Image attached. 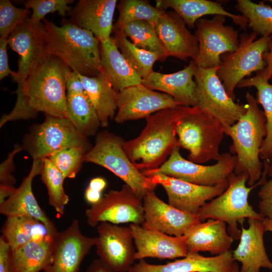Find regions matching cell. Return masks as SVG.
Instances as JSON below:
<instances>
[{
	"mask_svg": "<svg viewBox=\"0 0 272 272\" xmlns=\"http://www.w3.org/2000/svg\"><path fill=\"white\" fill-rule=\"evenodd\" d=\"M193 108L179 105L152 114L146 118V126L139 136L124 141L123 149L138 170L157 169L167 160L174 149L179 146L177 125Z\"/></svg>",
	"mask_w": 272,
	"mask_h": 272,
	"instance_id": "cell-1",
	"label": "cell"
},
{
	"mask_svg": "<svg viewBox=\"0 0 272 272\" xmlns=\"http://www.w3.org/2000/svg\"><path fill=\"white\" fill-rule=\"evenodd\" d=\"M69 68L52 55L39 63L17 88L14 111L25 114L31 109L38 113L67 118L65 75Z\"/></svg>",
	"mask_w": 272,
	"mask_h": 272,
	"instance_id": "cell-2",
	"label": "cell"
},
{
	"mask_svg": "<svg viewBox=\"0 0 272 272\" xmlns=\"http://www.w3.org/2000/svg\"><path fill=\"white\" fill-rule=\"evenodd\" d=\"M43 23L51 55L71 70L87 77L101 72L100 41L90 31L63 19L61 26L44 18Z\"/></svg>",
	"mask_w": 272,
	"mask_h": 272,
	"instance_id": "cell-3",
	"label": "cell"
},
{
	"mask_svg": "<svg viewBox=\"0 0 272 272\" xmlns=\"http://www.w3.org/2000/svg\"><path fill=\"white\" fill-rule=\"evenodd\" d=\"M245 98V114L235 123L224 129L232 141L230 153L237 159L234 172L247 175V184L252 186L260 180L262 172L259 153L266 134V120L256 99L249 92L246 93Z\"/></svg>",
	"mask_w": 272,
	"mask_h": 272,
	"instance_id": "cell-4",
	"label": "cell"
},
{
	"mask_svg": "<svg viewBox=\"0 0 272 272\" xmlns=\"http://www.w3.org/2000/svg\"><path fill=\"white\" fill-rule=\"evenodd\" d=\"M124 141L108 130L98 132L95 144L84 155V162L102 166L120 178L143 200L158 184L145 175L131 162L123 148Z\"/></svg>",
	"mask_w": 272,
	"mask_h": 272,
	"instance_id": "cell-5",
	"label": "cell"
},
{
	"mask_svg": "<svg viewBox=\"0 0 272 272\" xmlns=\"http://www.w3.org/2000/svg\"><path fill=\"white\" fill-rule=\"evenodd\" d=\"M248 180L246 174L232 172L228 177V186L225 190L199 209L197 214L199 220L212 219L225 222L228 234L234 240H238L241 233L238 223L243 224L246 218L264 219L248 202L249 194L257 184L247 187Z\"/></svg>",
	"mask_w": 272,
	"mask_h": 272,
	"instance_id": "cell-6",
	"label": "cell"
},
{
	"mask_svg": "<svg viewBox=\"0 0 272 272\" xmlns=\"http://www.w3.org/2000/svg\"><path fill=\"white\" fill-rule=\"evenodd\" d=\"M224 134L222 124L197 106L183 117L176 127L179 147L189 151V161L198 164L218 160Z\"/></svg>",
	"mask_w": 272,
	"mask_h": 272,
	"instance_id": "cell-7",
	"label": "cell"
},
{
	"mask_svg": "<svg viewBox=\"0 0 272 272\" xmlns=\"http://www.w3.org/2000/svg\"><path fill=\"white\" fill-rule=\"evenodd\" d=\"M45 115L41 123L33 125L21 145L33 160H42L67 147L82 148L87 152L92 146L68 118Z\"/></svg>",
	"mask_w": 272,
	"mask_h": 272,
	"instance_id": "cell-8",
	"label": "cell"
},
{
	"mask_svg": "<svg viewBox=\"0 0 272 272\" xmlns=\"http://www.w3.org/2000/svg\"><path fill=\"white\" fill-rule=\"evenodd\" d=\"M257 35L253 32L242 33L237 49L221 56V64L217 74L228 95L234 100L237 85L252 73L263 71L265 67L263 54L268 50L272 35L255 40Z\"/></svg>",
	"mask_w": 272,
	"mask_h": 272,
	"instance_id": "cell-9",
	"label": "cell"
},
{
	"mask_svg": "<svg viewBox=\"0 0 272 272\" xmlns=\"http://www.w3.org/2000/svg\"><path fill=\"white\" fill-rule=\"evenodd\" d=\"M180 149L179 146L176 147L168 159L153 170L198 185L228 187V177L234 172L236 164L235 155L228 152L222 153L216 164L206 166L184 159Z\"/></svg>",
	"mask_w": 272,
	"mask_h": 272,
	"instance_id": "cell-10",
	"label": "cell"
},
{
	"mask_svg": "<svg viewBox=\"0 0 272 272\" xmlns=\"http://www.w3.org/2000/svg\"><path fill=\"white\" fill-rule=\"evenodd\" d=\"M219 67L196 66L194 77L196 106L217 119L225 127L235 123L245 114L247 104L236 103L228 95L217 75Z\"/></svg>",
	"mask_w": 272,
	"mask_h": 272,
	"instance_id": "cell-11",
	"label": "cell"
},
{
	"mask_svg": "<svg viewBox=\"0 0 272 272\" xmlns=\"http://www.w3.org/2000/svg\"><path fill=\"white\" fill-rule=\"evenodd\" d=\"M8 44L20 56L18 71L13 77L20 88L34 69L51 55L43 23L27 17L10 34Z\"/></svg>",
	"mask_w": 272,
	"mask_h": 272,
	"instance_id": "cell-12",
	"label": "cell"
},
{
	"mask_svg": "<svg viewBox=\"0 0 272 272\" xmlns=\"http://www.w3.org/2000/svg\"><path fill=\"white\" fill-rule=\"evenodd\" d=\"M226 17L215 15L211 19L200 18L196 23L199 51L193 60L197 66L213 68L220 66L221 56L232 52L238 47V31L224 23Z\"/></svg>",
	"mask_w": 272,
	"mask_h": 272,
	"instance_id": "cell-13",
	"label": "cell"
},
{
	"mask_svg": "<svg viewBox=\"0 0 272 272\" xmlns=\"http://www.w3.org/2000/svg\"><path fill=\"white\" fill-rule=\"evenodd\" d=\"M85 215L91 227L103 222L142 225L144 221L143 200L124 184L120 190H110L98 203L91 205Z\"/></svg>",
	"mask_w": 272,
	"mask_h": 272,
	"instance_id": "cell-14",
	"label": "cell"
},
{
	"mask_svg": "<svg viewBox=\"0 0 272 272\" xmlns=\"http://www.w3.org/2000/svg\"><path fill=\"white\" fill-rule=\"evenodd\" d=\"M97 231L95 246L99 258L115 272H127L135 260L136 251L129 227L103 222Z\"/></svg>",
	"mask_w": 272,
	"mask_h": 272,
	"instance_id": "cell-15",
	"label": "cell"
},
{
	"mask_svg": "<svg viewBox=\"0 0 272 272\" xmlns=\"http://www.w3.org/2000/svg\"><path fill=\"white\" fill-rule=\"evenodd\" d=\"M95 241L96 237L83 235L79 222L73 220L66 229L53 236L51 259L44 272H78Z\"/></svg>",
	"mask_w": 272,
	"mask_h": 272,
	"instance_id": "cell-16",
	"label": "cell"
},
{
	"mask_svg": "<svg viewBox=\"0 0 272 272\" xmlns=\"http://www.w3.org/2000/svg\"><path fill=\"white\" fill-rule=\"evenodd\" d=\"M182 105L172 96L154 91L142 84L126 88L118 93L114 120L122 123L137 120L160 110Z\"/></svg>",
	"mask_w": 272,
	"mask_h": 272,
	"instance_id": "cell-17",
	"label": "cell"
},
{
	"mask_svg": "<svg viewBox=\"0 0 272 272\" xmlns=\"http://www.w3.org/2000/svg\"><path fill=\"white\" fill-rule=\"evenodd\" d=\"M165 189L168 203L188 213L197 214L207 201L222 194L225 188L220 186H205L167 176L155 170L141 171Z\"/></svg>",
	"mask_w": 272,
	"mask_h": 272,
	"instance_id": "cell-18",
	"label": "cell"
},
{
	"mask_svg": "<svg viewBox=\"0 0 272 272\" xmlns=\"http://www.w3.org/2000/svg\"><path fill=\"white\" fill-rule=\"evenodd\" d=\"M143 207L144 221L141 226L170 236H183L190 227L201 222L197 214L176 209L160 199L154 191L144 197Z\"/></svg>",
	"mask_w": 272,
	"mask_h": 272,
	"instance_id": "cell-19",
	"label": "cell"
},
{
	"mask_svg": "<svg viewBox=\"0 0 272 272\" xmlns=\"http://www.w3.org/2000/svg\"><path fill=\"white\" fill-rule=\"evenodd\" d=\"M182 19L174 11H165L155 26L158 37L167 56L182 60H194L199 51L196 36L187 28Z\"/></svg>",
	"mask_w": 272,
	"mask_h": 272,
	"instance_id": "cell-20",
	"label": "cell"
},
{
	"mask_svg": "<svg viewBox=\"0 0 272 272\" xmlns=\"http://www.w3.org/2000/svg\"><path fill=\"white\" fill-rule=\"evenodd\" d=\"M42 165V160H33L30 171L20 185L0 204V213L6 217L26 216L33 218L41 222L49 234L53 237L57 232L56 227L40 208L32 191L33 180L40 175Z\"/></svg>",
	"mask_w": 272,
	"mask_h": 272,
	"instance_id": "cell-21",
	"label": "cell"
},
{
	"mask_svg": "<svg viewBox=\"0 0 272 272\" xmlns=\"http://www.w3.org/2000/svg\"><path fill=\"white\" fill-rule=\"evenodd\" d=\"M129 227L136 248L135 260L146 257L174 259L184 257L188 254L183 235L170 236L134 224Z\"/></svg>",
	"mask_w": 272,
	"mask_h": 272,
	"instance_id": "cell-22",
	"label": "cell"
},
{
	"mask_svg": "<svg viewBox=\"0 0 272 272\" xmlns=\"http://www.w3.org/2000/svg\"><path fill=\"white\" fill-rule=\"evenodd\" d=\"M116 0H80L67 15L72 24L92 32L100 41L109 39Z\"/></svg>",
	"mask_w": 272,
	"mask_h": 272,
	"instance_id": "cell-23",
	"label": "cell"
},
{
	"mask_svg": "<svg viewBox=\"0 0 272 272\" xmlns=\"http://www.w3.org/2000/svg\"><path fill=\"white\" fill-rule=\"evenodd\" d=\"M264 219L249 218L248 228H244L243 224L240 242L232 252L235 261L241 264L240 272H259L261 268L272 269V262L269 259L263 242L265 231Z\"/></svg>",
	"mask_w": 272,
	"mask_h": 272,
	"instance_id": "cell-24",
	"label": "cell"
},
{
	"mask_svg": "<svg viewBox=\"0 0 272 272\" xmlns=\"http://www.w3.org/2000/svg\"><path fill=\"white\" fill-rule=\"evenodd\" d=\"M234 261L230 250L212 257L188 252L181 259L164 264H150L140 259L127 272H228Z\"/></svg>",
	"mask_w": 272,
	"mask_h": 272,
	"instance_id": "cell-25",
	"label": "cell"
},
{
	"mask_svg": "<svg viewBox=\"0 0 272 272\" xmlns=\"http://www.w3.org/2000/svg\"><path fill=\"white\" fill-rule=\"evenodd\" d=\"M192 59L183 70L171 74L153 72L143 79L142 84L153 90L163 92L182 105L196 106V83L194 77L196 68Z\"/></svg>",
	"mask_w": 272,
	"mask_h": 272,
	"instance_id": "cell-26",
	"label": "cell"
},
{
	"mask_svg": "<svg viewBox=\"0 0 272 272\" xmlns=\"http://www.w3.org/2000/svg\"><path fill=\"white\" fill-rule=\"evenodd\" d=\"M183 236L188 253L208 251L215 255L230 250L234 241L226 223L212 219L190 227Z\"/></svg>",
	"mask_w": 272,
	"mask_h": 272,
	"instance_id": "cell-27",
	"label": "cell"
},
{
	"mask_svg": "<svg viewBox=\"0 0 272 272\" xmlns=\"http://www.w3.org/2000/svg\"><path fill=\"white\" fill-rule=\"evenodd\" d=\"M156 7L165 11L174 10L190 28L195 26L196 21L206 15H221L230 18L234 23L243 30L248 27V20L242 15H235L226 11L221 5L208 0H157Z\"/></svg>",
	"mask_w": 272,
	"mask_h": 272,
	"instance_id": "cell-28",
	"label": "cell"
},
{
	"mask_svg": "<svg viewBox=\"0 0 272 272\" xmlns=\"http://www.w3.org/2000/svg\"><path fill=\"white\" fill-rule=\"evenodd\" d=\"M100 50L102 71L118 93L126 88L142 84L143 79L125 59L113 36L100 42Z\"/></svg>",
	"mask_w": 272,
	"mask_h": 272,
	"instance_id": "cell-29",
	"label": "cell"
},
{
	"mask_svg": "<svg viewBox=\"0 0 272 272\" xmlns=\"http://www.w3.org/2000/svg\"><path fill=\"white\" fill-rule=\"evenodd\" d=\"M86 93L99 119L101 126H108L114 118L117 109L118 92L103 72L92 77L79 74Z\"/></svg>",
	"mask_w": 272,
	"mask_h": 272,
	"instance_id": "cell-30",
	"label": "cell"
},
{
	"mask_svg": "<svg viewBox=\"0 0 272 272\" xmlns=\"http://www.w3.org/2000/svg\"><path fill=\"white\" fill-rule=\"evenodd\" d=\"M53 237H47L29 242L16 248H10L11 272L44 270L51 259Z\"/></svg>",
	"mask_w": 272,
	"mask_h": 272,
	"instance_id": "cell-31",
	"label": "cell"
},
{
	"mask_svg": "<svg viewBox=\"0 0 272 272\" xmlns=\"http://www.w3.org/2000/svg\"><path fill=\"white\" fill-rule=\"evenodd\" d=\"M1 232L2 236L11 249L17 248L32 241L51 237L41 222L26 216L6 217Z\"/></svg>",
	"mask_w": 272,
	"mask_h": 272,
	"instance_id": "cell-32",
	"label": "cell"
},
{
	"mask_svg": "<svg viewBox=\"0 0 272 272\" xmlns=\"http://www.w3.org/2000/svg\"><path fill=\"white\" fill-rule=\"evenodd\" d=\"M254 87L257 90L256 100L263 109L265 117L266 136L260 148L259 157L263 161L272 162V84L268 83L260 71L253 77L244 79L238 88Z\"/></svg>",
	"mask_w": 272,
	"mask_h": 272,
	"instance_id": "cell-33",
	"label": "cell"
},
{
	"mask_svg": "<svg viewBox=\"0 0 272 272\" xmlns=\"http://www.w3.org/2000/svg\"><path fill=\"white\" fill-rule=\"evenodd\" d=\"M67 118L85 137L93 136L101 126L97 114L86 94L67 95Z\"/></svg>",
	"mask_w": 272,
	"mask_h": 272,
	"instance_id": "cell-34",
	"label": "cell"
},
{
	"mask_svg": "<svg viewBox=\"0 0 272 272\" xmlns=\"http://www.w3.org/2000/svg\"><path fill=\"white\" fill-rule=\"evenodd\" d=\"M113 33L115 43L128 63L143 79L147 78L154 72L155 61H161L160 55L136 46L121 31H115Z\"/></svg>",
	"mask_w": 272,
	"mask_h": 272,
	"instance_id": "cell-35",
	"label": "cell"
},
{
	"mask_svg": "<svg viewBox=\"0 0 272 272\" xmlns=\"http://www.w3.org/2000/svg\"><path fill=\"white\" fill-rule=\"evenodd\" d=\"M117 7L119 16L113 26V32L120 30L126 24L135 21H145L155 27L165 11L145 0H121Z\"/></svg>",
	"mask_w": 272,
	"mask_h": 272,
	"instance_id": "cell-36",
	"label": "cell"
},
{
	"mask_svg": "<svg viewBox=\"0 0 272 272\" xmlns=\"http://www.w3.org/2000/svg\"><path fill=\"white\" fill-rule=\"evenodd\" d=\"M40 175L47 188L49 205L58 214L63 215L64 207L69 201V197L63 188L65 178L48 158L42 159Z\"/></svg>",
	"mask_w": 272,
	"mask_h": 272,
	"instance_id": "cell-37",
	"label": "cell"
},
{
	"mask_svg": "<svg viewBox=\"0 0 272 272\" xmlns=\"http://www.w3.org/2000/svg\"><path fill=\"white\" fill-rule=\"evenodd\" d=\"M136 46L159 54L161 61L168 57L157 35L155 27L145 21H135L126 24L120 30Z\"/></svg>",
	"mask_w": 272,
	"mask_h": 272,
	"instance_id": "cell-38",
	"label": "cell"
},
{
	"mask_svg": "<svg viewBox=\"0 0 272 272\" xmlns=\"http://www.w3.org/2000/svg\"><path fill=\"white\" fill-rule=\"evenodd\" d=\"M236 9L248 20V27L261 36L272 35V8L263 2L237 0Z\"/></svg>",
	"mask_w": 272,
	"mask_h": 272,
	"instance_id": "cell-39",
	"label": "cell"
},
{
	"mask_svg": "<svg viewBox=\"0 0 272 272\" xmlns=\"http://www.w3.org/2000/svg\"><path fill=\"white\" fill-rule=\"evenodd\" d=\"M82 148L69 147L47 157L61 172L65 178H74L80 172L85 154Z\"/></svg>",
	"mask_w": 272,
	"mask_h": 272,
	"instance_id": "cell-40",
	"label": "cell"
},
{
	"mask_svg": "<svg viewBox=\"0 0 272 272\" xmlns=\"http://www.w3.org/2000/svg\"><path fill=\"white\" fill-rule=\"evenodd\" d=\"M74 2L73 0H28L24 4L25 9L32 10L31 19L38 22L43 21L48 13L57 12L60 16L65 17L72 9L69 5Z\"/></svg>",
	"mask_w": 272,
	"mask_h": 272,
	"instance_id": "cell-41",
	"label": "cell"
},
{
	"mask_svg": "<svg viewBox=\"0 0 272 272\" xmlns=\"http://www.w3.org/2000/svg\"><path fill=\"white\" fill-rule=\"evenodd\" d=\"M29 10L18 8L9 0L0 1V38H8L13 30L27 17Z\"/></svg>",
	"mask_w": 272,
	"mask_h": 272,
	"instance_id": "cell-42",
	"label": "cell"
},
{
	"mask_svg": "<svg viewBox=\"0 0 272 272\" xmlns=\"http://www.w3.org/2000/svg\"><path fill=\"white\" fill-rule=\"evenodd\" d=\"M267 176L270 178L261 185L257 193L259 198L258 208L264 219L272 220V162L268 164Z\"/></svg>",
	"mask_w": 272,
	"mask_h": 272,
	"instance_id": "cell-43",
	"label": "cell"
},
{
	"mask_svg": "<svg viewBox=\"0 0 272 272\" xmlns=\"http://www.w3.org/2000/svg\"><path fill=\"white\" fill-rule=\"evenodd\" d=\"M21 145L15 144L14 148L8 154L7 158L0 165V184L14 186L16 180L13 175L15 171L14 158L23 150Z\"/></svg>",
	"mask_w": 272,
	"mask_h": 272,
	"instance_id": "cell-44",
	"label": "cell"
},
{
	"mask_svg": "<svg viewBox=\"0 0 272 272\" xmlns=\"http://www.w3.org/2000/svg\"><path fill=\"white\" fill-rule=\"evenodd\" d=\"M66 95L86 94V91L79 77V74L69 68L65 75Z\"/></svg>",
	"mask_w": 272,
	"mask_h": 272,
	"instance_id": "cell-45",
	"label": "cell"
},
{
	"mask_svg": "<svg viewBox=\"0 0 272 272\" xmlns=\"http://www.w3.org/2000/svg\"><path fill=\"white\" fill-rule=\"evenodd\" d=\"M8 38H0V79L2 80L9 75L14 77L16 72L9 67L7 50Z\"/></svg>",
	"mask_w": 272,
	"mask_h": 272,
	"instance_id": "cell-46",
	"label": "cell"
},
{
	"mask_svg": "<svg viewBox=\"0 0 272 272\" xmlns=\"http://www.w3.org/2000/svg\"><path fill=\"white\" fill-rule=\"evenodd\" d=\"M10 250L9 245L1 236L0 237V272H11Z\"/></svg>",
	"mask_w": 272,
	"mask_h": 272,
	"instance_id": "cell-47",
	"label": "cell"
},
{
	"mask_svg": "<svg viewBox=\"0 0 272 272\" xmlns=\"http://www.w3.org/2000/svg\"><path fill=\"white\" fill-rule=\"evenodd\" d=\"M263 59L266 66L260 72L263 77L269 81L272 77V39L269 43L268 50L263 54Z\"/></svg>",
	"mask_w": 272,
	"mask_h": 272,
	"instance_id": "cell-48",
	"label": "cell"
},
{
	"mask_svg": "<svg viewBox=\"0 0 272 272\" xmlns=\"http://www.w3.org/2000/svg\"><path fill=\"white\" fill-rule=\"evenodd\" d=\"M86 272H115L104 263L99 258L94 260Z\"/></svg>",
	"mask_w": 272,
	"mask_h": 272,
	"instance_id": "cell-49",
	"label": "cell"
},
{
	"mask_svg": "<svg viewBox=\"0 0 272 272\" xmlns=\"http://www.w3.org/2000/svg\"><path fill=\"white\" fill-rule=\"evenodd\" d=\"M102 192L95 191L87 187L84 194L85 198L88 203L93 205L98 203L102 198Z\"/></svg>",
	"mask_w": 272,
	"mask_h": 272,
	"instance_id": "cell-50",
	"label": "cell"
},
{
	"mask_svg": "<svg viewBox=\"0 0 272 272\" xmlns=\"http://www.w3.org/2000/svg\"><path fill=\"white\" fill-rule=\"evenodd\" d=\"M106 186L107 182L104 178L97 177L91 179L88 187L95 191L102 192Z\"/></svg>",
	"mask_w": 272,
	"mask_h": 272,
	"instance_id": "cell-51",
	"label": "cell"
},
{
	"mask_svg": "<svg viewBox=\"0 0 272 272\" xmlns=\"http://www.w3.org/2000/svg\"><path fill=\"white\" fill-rule=\"evenodd\" d=\"M16 189L15 186L0 184V204L9 197Z\"/></svg>",
	"mask_w": 272,
	"mask_h": 272,
	"instance_id": "cell-52",
	"label": "cell"
},
{
	"mask_svg": "<svg viewBox=\"0 0 272 272\" xmlns=\"http://www.w3.org/2000/svg\"><path fill=\"white\" fill-rule=\"evenodd\" d=\"M263 222L265 231L272 232V220L265 218Z\"/></svg>",
	"mask_w": 272,
	"mask_h": 272,
	"instance_id": "cell-53",
	"label": "cell"
},
{
	"mask_svg": "<svg viewBox=\"0 0 272 272\" xmlns=\"http://www.w3.org/2000/svg\"><path fill=\"white\" fill-rule=\"evenodd\" d=\"M228 272H240L238 265L236 261H234L232 267Z\"/></svg>",
	"mask_w": 272,
	"mask_h": 272,
	"instance_id": "cell-54",
	"label": "cell"
},
{
	"mask_svg": "<svg viewBox=\"0 0 272 272\" xmlns=\"http://www.w3.org/2000/svg\"><path fill=\"white\" fill-rule=\"evenodd\" d=\"M270 2L272 3V1H270Z\"/></svg>",
	"mask_w": 272,
	"mask_h": 272,
	"instance_id": "cell-55",
	"label": "cell"
}]
</instances>
